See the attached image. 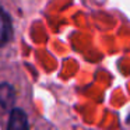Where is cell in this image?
Here are the masks:
<instances>
[{"instance_id":"1","label":"cell","mask_w":130,"mask_h":130,"mask_svg":"<svg viewBox=\"0 0 130 130\" xmlns=\"http://www.w3.org/2000/svg\"><path fill=\"white\" fill-rule=\"evenodd\" d=\"M14 37V28H13L11 15L0 7V48L6 46Z\"/></svg>"},{"instance_id":"2","label":"cell","mask_w":130,"mask_h":130,"mask_svg":"<svg viewBox=\"0 0 130 130\" xmlns=\"http://www.w3.org/2000/svg\"><path fill=\"white\" fill-rule=\"evenodd\" d=\"M7 130H29L28 116L21 108H13L10 110Z\"/></svg>"},{"instance_id":"3","label":"cell","mask_w":130,"mask_h":130,"mask_svg":"<svg viewBox=\"0 0 130 130\" xmlns=\"http://www.w3.org/2000/svg\"><path fill=\"white\" fill-rule=\"evenodd\" d=\"M15 98H17V94L14 87L9 83H0V106L10 112L14 108Z\"/></svg>"}]
</instances>
